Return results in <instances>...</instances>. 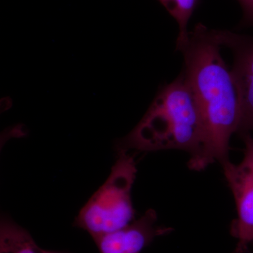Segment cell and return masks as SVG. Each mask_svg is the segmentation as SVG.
<instances>
[{
    "label": "cell",
    "mask_w": 253,
    "mask_h": 253,
    "mask_svg": "<svg viewBox=\"0 0 253 253\" xmlns=\"http://www.w3.org/2000/svg\"><path fill=\"white\" fill-rule=\"evenodd\" d=\"M169 14L174 18L179 26V35L176 44L184 42L189 36L188 24L199 0H158Z\"/></svg>",
    "instance_id": "cell-8"
},
{
    "label": "cell",
    "mask_w": 253,
    "mask_h": 253,
    "mask_svg": "<svg viewBox=\"0 0 253 253\" xmlns=\"http://www.w3.org/2000/svg\"><path fill=\"white\" fill-rule=\"evenodd\" d=\"M216 41L231 50V73L239 94L241 119L237 134L253 132V36L228 30L212 29Z\"/></svg>",
    "instance_id": "cell-5"
},
{
    "label": "cell",
    "mask_w": 253,
    "mask_h": 253,
    "mask_svg": "<svg viewBox=\"0 0 253 253\" xmlns=\"http://www.w3.org/2000/svg\"><path fill=\"white\" fill-rule=\"evenodd\" d=\"M118 154L109 177L76 217V226L89 233L94 241L126 227L135 219L131 198L136 174L134 156L123 151Z\"/></svg>",
    "instance_id": "cell-3"
},
{
    "label": "cell",
    "mask_w": 253,
    "mask_h": 253,
    "mask_svg": "<svg viewBox=\"0 0 253 253\" xmlns=\"http://www.w3.org/2000/svg\"><path fill=\"white\" fill-rule=\"evenodd\" d=\"M220 44L202 23L189 31L176 49L184 57V75L196 103L203 128L201 154L188 162L190 169L204 170L215 162L229 161L231 136L239 131L241 107L231 69L221 56Z\"/></svg>",
    "instance_id": "cell-1"
},
{
    "label": "cell",
    "mask_w": 253,
    "mask_h": 253,
    "mask_svg": "<svg viewBox=\"0 0 253 253\" xmlns=\"http://www.w3.org/2000/svg\"><path fill=\"white\" fill-rule=\"evenodd\" d=\"M240 136L245 145L242 161L238 164L229 161L221 167L237 211L230 227L231 235L237 240L234 253H246L253 242V136Z\"/></svg>",
    "instance_id": "cell-4"
},
{
    "label": "cell",
    "mask_w": 253,
    "mask_h": 253,
    "mask_svg": "<svg viewBox=\"0 0 253 253\" xmlns=\"http://www.w3.org/2000/svg\"><path fill=\"white\" fill-rule=\"evenodd\" d=\"M243 11L241 26L253 28V0H237Z\"/></svg>",
    "instance_id": "cell-9"
},
{
    "label": "cell",
    "mask_w": 253,
    "mask_h": 253,
    "mask_svg": "<svg viewBox=\"0 0 253 253\" xmlns=\"http://www.w3.org/2000/svg\"><path fill=\"white\" fill-rule=\"evenodd\" d=\"M0 253H65L41 249L31 234L6 216L0 224Z\"/></svg>",
    "instance_id": "cell-7"
},
{
    "label": "cell",
    "mask_w": 253,
    "mask_h": 253,
    "mask_svg": "<svg viewBox=\"0 0 253 253\" xmlns=\"http://www.w3.org/2000/svg\"><path fill=\"white\" fill-rule=\"evenodd\" d=\"M251 245H252V246H253V242L252 243V244H251Z\"/></svg>",
    "instance_id": "cell-10"
},
{
    "label": "cell",
    "mask_w": 253,
    "mask_h": 253,
    "mask_svg": "<svg viewBox=\"0 0 253 253\" xmlns=\"http://www.w3.org/2000/svg\"><path fill=\"white\" fill-rule=\"evenodd\" d=\"M154 210L149 209L137 220L114 232L94 240L100 253H140L155 238L172 232V228L157 224Z\"/></svg>",
    "instance_id": "cell-6"
},
{
    "label": "cell",
    "mask_w": 253,
    "mask_h": 253,
    "mask_svg": "<svg viewBox=\"0 0 253 253\" xmlns=\"http://www.w3.org/2000/svg\"><path fill=\"white\" fill-rule=\"evenodd\" d=\"M202 146L199 110L181 73L160 89L140 122L116 148L118 152L181 150L189 153L191 162L199 157Z\"/></svg>",
    "instance_id": "cell-2"
}]
</instances>
